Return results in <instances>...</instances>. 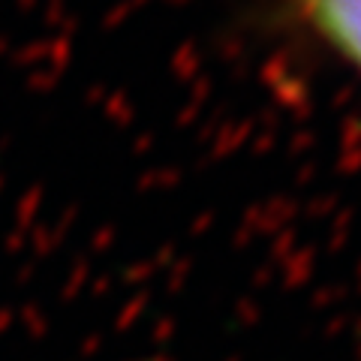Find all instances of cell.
Segmentation results:
<instances>
[{"instance_id": "1", "label": "cell", "mask_w": 361, "mask_h": 361, "mask_svg": "<svg viewBox=\"0 0 361 361\" xmlns=\"http://www.w3.org/2000/svg\"><path fill=\"white\" fill-rule=\"evenodd\" d=\"M298 16L361 73V0H292Z\"/></svg>"}]
</instances>
